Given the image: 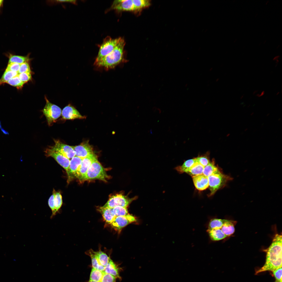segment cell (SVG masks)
I'll return each instance as SVG.
<instances>
[{
    "mask_svg": "<svg viewBox=\"0 0 282 282\" xmlns=\"http://www.w3.org/2000/svg\"><path fill=\"white\" fill-rule=\"evenodd\" d=\"M282 241L281 234H275L271 244L266 250L265 264L256 271L255 274L267 271L273 272L282 267Z\"/></svg>",
    "mask_w": 282,
    "mask_h": 282,
    "instance_id": "cell-1",
    "label": "cell"
},
{
    "mask_svg": "<svg viewBox=\"0 0 282 282\" xmlns=\"http://www.w3.org/2000/svg\"><path fill=\"white\" fill-rule=\"evenodd\" d=\"M125 42L122 38L115 49L110 53L97 62L96 66L106 69L113 68L124 61V48Z\"/></svg>",
    "mask_w": 282,
    "mask_h": 282,
    "instance_id": "cell-2",
    "label": "cell"
},
{
    "mask_svg": "<svg viewBox=\"0 0 282 282\" xmlns=\"http://www.w3.org/2000/svg\"><path fill=\"white\" fill-rule=\"evenodd\" d=\"M208 177L210 191L209 196L214 195L218 190L224 187L228 181L233 179L232 178L224 174L219 169Z\"/></svg>",
    "mask_w": 282,
    "mask_h": 282,
    "instance_id": "cell-3",
    "label": "cell"
},
{
    "mask_svg": "<svg viewBox=\"0 0 282 282\" xmlns=\"http://www.w3.org/2000/svg\"><path fill=\"white\" fill-rule=\"evenodd\" d=\"M109 178L104 167L96 158L93 162L88 169L85 178V181L98 179L106 181Z\"/></svg>",
    "mask_w": 282,
    "mask_h": 282,
    "instance_id": "cell-4",
    "label": "cell"
},
{
    "mask_svg": "<svg viewBox=\"0 0 282 282\" xmlns=\"http://www.w3.org/2000/svg\"><path fill=\"white\" fill-rule=\"evenodd\" d=\"M122 38L112 39L108 36L105 38L101 45L95 62L98 61L111 52L118 44Z\"/></svg>",
    "mask_w": 282,
    "mask_h": 282,
    "instance_id": "cell-5",
    "label": "cell"
},
{
    "mask_svg": "<svg viewBox=\"0 0 282 282\" xmlns=\"http://www.w3.org/2000/svg\"><path fill=\"white\" fill-rule=\"evenodd\" d=\"M45 99L46 104L42 111L46 117L48 125L51 126L61 116L62 110L60 107L50 102L46 97Z\"/></svg>",
    "mask_w": 282,
    "mask_h": 282,
    "instance_id": "cell-6",
    "label": "cell"
},
{
    "mask_svg": "<svg viewBox=\"0 0 282 282\" xmlns=\"http://www.w3.org/2000/svg\"><path fill=\"white\" fill-rule=\"evenodd\" d=\"M137 198V196L130 198L121 194H118L110 196L103 207L113 208L116 207L127 208L134 200Z\"/></svg>",
    "mask_w": 282,
    "mask_h": 282,
    "instance_id": "cell-7",
    "label": "cell"
},
{
    "mask_svg": "<svg viewBox=\"0 0 282 282\" xmlns=\"http://www.w3.org/2000/svg\"><path fill=\"white\" fill-rule=\"evenodd\" d=\"M47 157H51L54 158L57 163L64 168L67 172L68 170L70 160L63 156L56 150L53 146H49L44 151Z\"/></svg>",
    "mask_w": 282,
    "mask_h": 282,
    "instance_id": "cell-8",
    "label": "cell"
},
{
    "mask_svg": "<svg viewBox=\"0 0 282 282\" xmlns=\"http://www.w3.org/2000/svg\"><path fill=\"white\" fill-rule=\"evenodd\" d=\"M97 158L94 153L82 159L81 164L78 169L75 177L80 182L85 181L87 171L93 162Z\"/></svg>",
    "mask_w": 282,
    "mask_h": 282,
    "instance_id": "cell-9",
    "label": "cell"
},
{
    "mask_svg": "<svg viewBox=\"0 0 282 282\" xmlns=\"http://www.w3.org/2000/svg\"><path fill=\"white\" fill-rule=\"evenodd\" d=\"M136 220L135 217L129 214L126 215L116 217L110 224L113 228L120 232L123 228Z\"/></svg>",
    "mask_w": 282,
    "mask_h": 282,
    "instance_id": "cell-10",
    "label": "cell"
},
{
    "mask_svg": "<svg viewBox=\"0 0 282 282\" xmlns=\"http://www.w3.org/2000/svg\"><path fill=\"white\" fill-rule=\"evenodd\" d=\"M55 144L54 148L64 156L69 159L75 156V152L72 146H70L61 142L59 140H54Z\"/></svg>",
    "mask_w": 282,
    "mask_h": 282,
    "instance_id": "cell-11",
    "label": "cell"
},
{
    "mask_svg": "<svg viewBox=\"0 0 282 282\" xmlns=\"http://www.w3.org/2000/svg\"><path fill=\"white\" fill-rule=\"evenodd\" d=\"M72 146L75 152V156L82 159L93 153V148L88 141L83 142L79 145Z\"/></svg>",
    "mask_w": 282,
    "mask_h": 282,
    "instance_id": "cell-12",
    "label": "cell"
},
{
    "mask_svg": "<svg viewBox=\"0 0 282 282\" xmlns=\"http://www.w3.org/2000/svg\"><path fill=\"white\" fill-rule=\"evenodd\" d=\"M82 159L75 156L70 160L68 169L67 172L68 183L75 178L77 172L81 164Z\"/></svg>",
    "mask_w": 282,
    "mask_h": 282,
    "instance_id": "cell-13",
    "label": "cell"
},
{
    "mask_svg": "<svg viewBox=\"0 0 282 282\" xmlns=\"http://www.w3.org/2000/svg\"><path fill=\"white\" fill-rule=\"evenodd\" d=\"M63 119L65 120H73L83 119L85 117L83 116L74 107L68 105L64 107L62 111Z\"/></svg>",
    "mask_w": 282,
    "mask_h": 282,
    "instance_id": "cell-14",
    "label": "cell"
},
{
    "mask_svg": "<svg viewBox=\"0 0 282 282\" xmlns=\"http://www.w3.org/2000/svg\"><path fill=\"white\" fill-rule=\"evenodd\" d=\"M111 9L119 11H135L132 0H119L114 1Z\"/></svg>",
    "mask_w": 282,
    "mask_h": 282,
    "instance_id": "cell-15",
    "label": "cell"
},
{
    "mask_svg": "<svg viewBox=\"0 0 282 282\" xmlns=\"http://www.w3.org/2000/svg\"><path fill=\"white\" fill-rule=\"evenodd\" d=\"M196 188L198 190L202 191L208 187V177L203 174L192 177Z\"/></svg>",
    "mask_w": 282,
    "mask_h": 282,
    "instance_id": "cell-16",
    "label": "cell"
},
{
    "mask_svg": "<svg viewBox=\"0 0 282 282\" xmlns=\"http://www.w3.org/2000/svg\"><path fill=\"white\" fill-rule=\"evenodd\" d=\"M98 209L102 214L105 221L108 224H110L116 217L111 208L102 206L99 207Z\"/></svg>",
    "mask_w": 282,
    "mask_h": 282,
    "instance_id": "cell-17",
    "label": "cell"
},
{
    "mask_svg": "<svg viewBox=\"0 0 282 282\" xmlns=\"http://www.w3.org/2000/svg\"><path fill=\"white\" fill-rule=\"evenodd\" d=\"M86 254L91 257L92 268L101 271H104L105 267L100 264L95 251L90 249L86 251Z\"/></svg>",
    "mask_w": 282,
    "mask_h": 282,
    "instance_id": "cell-18",
    "label": "cell"
},
{
    "mask_svg": "<svg viewBox=\"0 0 282 282\" xmlns=\"http://www.w3.org/2000/svg\"><path fill=\"white\" fill-rule=\"evenodd\" d=\"M104 271L106 273L112 275L116 278H121L118 268L110 258L108 264L105 267Z\"/></svg>",
    "mask_w": 282,
    "mask_h": 282,
    "instance_id": "cell-19",
    "label": "cell"
},
{
    "mask_svg": "<svg viewBox=\"0 0 282 282\" xmlns=\"http://www.w3.org/2000/svg\"><path fill=\"white\" fill-rule=\"evenodd\" d=\"M62 203V196L60 192L56 191L54 202V210L52 213V214L50 216L51 219L52 218L59 213Z\"/></svg>",
    "mask_w": 282,
    "mask_h": 282,
    "instance_id": "cell-20",
    "label": "cell"
},
{
    "mask_svg": "<svg viewBox=\"0 0 282 282\" xmlns=\"http://www.w3.org/2000/svg\"><path fill=\"white\" fill-rule=\"evenodd\" d=\"M210 239L213 241H219L224 239L227 237L221 229H213L207 230Z\"/></svg>",
    "mask_w": 282,
    "mask_h": 282,
    "instance_id": "cell-21",
    "label": "cell"
},
{
    "mask_svg": "<svg viewBox=\"0 0 282 282\" xmlns=\"http://www.w3.org/2000/svg\"><path fill=\"white\" fill-rule=\"evenodd\" d=\"M234 222L228 220L222 225L221 229L227 237L233 234L235 231Z\"/></svg>",
    "mask_w": 282,
    "mask_h": 282,
    "instance_id": "cell-22",
    "label": "cell"
},
{
    "mask_svg": "<svg viewBox=\"0 0 282 282\" xmlns=\"http://www.w3.org/2000/svg\"><path fill=\"white\" fill-rule=\"evenodd\" d=\"M196 162V158L187 160L182 165L176 167L175 169L180 173H186Z\"/></svg>",
    "mask_w": 282,
    "mask_h": 282,
    "instance_id": "cell-23",
    "label": "cell"
},
{
    "mask_svg": "<svg viewBox=\"0 0 282 282\" xmlns=\"http://www.w3.org/2000/svg\"><path fill=\"white\" fill-rule=\"evenodd\" d=\"M204 167L196 161L186 173L192 177L203 174Z\"/></svg>",
    "mask_w": 282,
    "mask_h": 282,
    "instance_id": "cell-24",
    "label": "cell"
},
{
    "mask_svg": "<svg viewBox=\"0 0 282 282\" xmlns=\"http://www.w3.org/2000/svg\"><path fill=\"white\" fill-rule=\"evenodd\" d=\"M228 220L218 218L212 219L209 222L208 230L221 229L224 224Z\"/></svg>",
    "mask_w": 282,
    "mask_h": 282,
    "instance_id": "cell-25",
    "label": "cell"
},
{
    "mask_svg": "<svg viewBox=\"0 0 282 282\" xmlns=\"http://www.w3.org/2000/svg\"><path fill=\"white\" fill-rule=\"evenodd\" d=\"M218 168L215 165L214 161L213 160L207 166L204 167L203 174L208 177L216 172L219 170Z\"/></svg>",
    "mask_w": 282,
    "mask_h": 282,
    "instance_id": "cell-26",
    "label": "cell"
},
{
    "mask_svg": "<svg viewBox=\"0 0 282 282\" xmlns=\"http://www.w3.org/2000/svg\"><path fill=\"white\" fill-rule=\"evenodd\" d=\"M105 272L92 268L91 272L90 280L99 282Z\"/></svg>",
    "mask_w": 282,
    "mask_h": 282,
    "instance_id": "cell-27",
    "label": "cell"
},
{
    "mask_svg": "<svg viewBox=\"0 0 282 282\" xmlns=\"http://www.w3.org/2000/svg\"><path fill=\"white\" fill-rule=\"evenodd\" d=\"M135 11L140 10L148 7L150 5V1L148 0H132Z\"/></svg>",
    "mask_w": 282,
    "mask_h": 282,
    "instance_id": "cell-28",
    "label": "cell"
},
{
    "mask_svg": "<svg viewBox=\"0 0 282 282\" xmlns=\"http://www.w3.org/2000/svg\"><path fill=\"white\" fill-rule=\"evenodd\" d=\"M17 72L5 70L1 78L0 79V85L6 83L7 81L18 75Z\"/></svg>",
    "mask_w": 282,
    "mask_h": 282,
    "instance_id": "cell-29",
    "label": "cell"
},
{
    "mask_svg": "<svg viewBox=\"0 0 282 282\" xmlns=\"http://www.w3.org/2000/svg\"><path fill=\"white\" fill-rule=\"evenodd\" d=\"M29 60V58L27 56L10 55L9 57L8 63H15L21 64L24 63L28 62Z\"/></svg>",
    "mask_w": 282,
    "mask_h": 282,
    "instance_id": "cell-30",
    "label": "cell"
},
{
    "mask_svg": "<svg viewBox=\"0 0 282 282\" xmlns=\"http://www.w3.org/2000/svg\"><path fill=\"white\" fill-rule=\"evenodd\" d=\"M95 252L101 265L105 267L109 262L110 257L108 256L105 253L102 251L101 250H99L97 251H95Z\"/></svg>",
    "mask_w": 282,
    "mask_h": 282,
    "instance_id": "cell-31",
    "label": "cell"
},
{
    "mask_svg": "<svg viewBox=\"0 0 282 282\" xmlns=\"http://www.w3.org/2000/svg\"><path fill=\"white\" fill-rule=\"evenodd\" d=\"M6 83L15 87L18 89L22 88L25 84L20 80L18 75L7 81Z\"/></svg>",
    "mask_w": 282,
    "mask_h": 282,
    "instance_id": "cell-32",
    "label": "cell"
},
{
    "mask_svg": "<svg viewBox=\"0 0 282 282\" xmlns=\"http://www.w3.org/2000/svg\"><path fill=\"white\" fill-rule=\"evenodd\" d=\"M197 161L204 167L207 166L210 161L209 157L206 155L196 158Z\"/></svg>",
    "mask_w": 282,
    "mask_h": 282,
    "instance_id": "cell-33",
    "label": "cell"
},
{
    "mask_svg": "<svg viewBox=\"0 0 282 282\" xmlns=\"http://www.w3.org/2000/svg\"><path fill=\"white\" fill-rule=\"evenodd\" d=\"M18 76L20 80L24 83L30 80L32 78L31 73L29 72L18 74Z\"/></svg>",
    "mask_w": 282,
    "mask_h": 282,
    "instance_id": "cell-34",
    "label": "cell"
},
{
    "mask_svg": "<svg viewBox=\"0 0 282 282\" xmlns=\"http://www.w3.org/2000/svg\"><path fill=\"white\" fill-rule=\"evenodd\" d=\"M116 279L114 276L105 272L99 282H116Z\"/></svg>",
    "mask_w": 282,
    "mask_h": 282,
    "instance_id": "cell-35",
    "label": "cell"
},
{
    "mask_svg": "<svg viewBox=\"0 0 282 282\" xmlns=\"http://www.w3.org/2000/svg\"><path fill=\"white\" fill-rule=\"evenodd\" d=\"M282 267H281L272 272L275 279L274 282H282Z\"/></svg>",
    "mask_w": 282,
    "mask_h": 282,
    "instance_id": "cell-36",
    "label": "cell"
},
{
    "mask_svg": "<svg viewBox=\"0 0 282 282\" xmlns=\"http://www.w3.org/2000/svg\"><path fill=\"white\" fill-rule=\"evenodd\" d=\"M25 72H31L30 65L28 62H26L20 64L19 70L18 72V74Z\"/></svg>",
    "mask_w": 282,
    "mask_h": 282,
    "instance_id": "cell-37",
    "label": "cell"
},
{
    "mask_svg": "<svg viewBox=\"0 0 282 282\" xmlns=\"http://www.w3.org/2000/svg\"><path fill=\"white\" fill-rule=\"evenodd\" d=\"M20 64L15 63H8L6 69L12 71L18 72Z\"/></svg>",
    "mask_w": 282,
    "mask_h": 282,
    "instance_id": "cell-38",
    "label": "cell"
},
{
    "mask_svg": "<svg viewBox=\"0 0 282 282\" xmlns=\"http://www.w3.org/2000/svg\"><path fill=\"white\" fill-rule=\"evenodd\" d=\"M56 2L57 3L68 2L75 4L76 2L75 0H56Z\"/></svg>",
    "mask_w": 282,
    "mask_h": 282,
    "instance_id": "cell-39",
    "label": "cell"
},
{
    "mask_svg": "<svg viewBox=\"0 0 282 282\" xmlns=\"http://www.w3.org/2000/svg\"><path fill=\"white\" fill-rule=\"evenodd\" d=\"M0 128L2 133L4 134L5 135L9 134V133L8 132L5 130L2 127L1 121H0Z\"/></svg>",
    "mask_w": 282,
    "mask_h": 282,
    "instance_id": "cell-40",
    "label": "cell"
},
{
    "mask_svg": "<svg viewBox=\"0 0 282 282\" xmlns=\"http://www.w3.org/2000/svg\"><path fill=\"white\" fill-rule=\"evenodd\" d=\"M3 0H0V8L3 3Z\"/></svg>",
    "mask_w": 282,
    "mask_h": 282,
    "instance_id": "cell-41",
    "label": "cell"
},
{
    "mask_svg": "<svg viewBox=\"0 0 282 282\" xmlns=\"http://www.w3.org/2000/svg\"><path fill=\"white\" fill-rule=\"evenodd\" d=\"M88 282H98L95 281H91V280H89Z\"/></svg>",
    "mask_w": 282,
    "mask_h": 282,
    "instance_id": "cell-42",
    "label": "cell"
}]
</instances>
